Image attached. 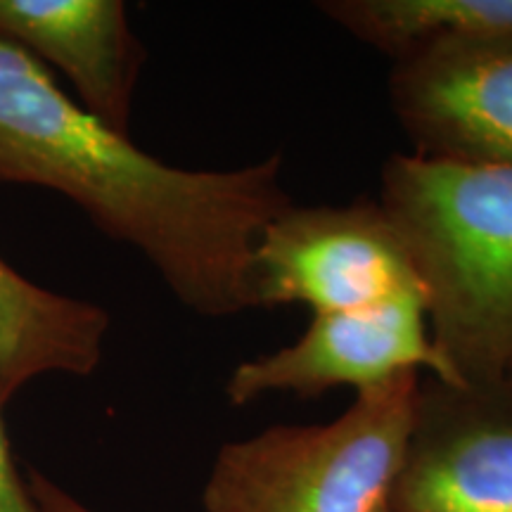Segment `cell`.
Listing matches in <instances>:
<instances>
[{"label": "cell", "mask_w": 512, "mask_h": 512, "mask_svg": "<svg viewBox=\"0 0 512 512\" xmlns=\"http://www.w3.org/2000/svg\"><path fill=\"white\" fill-rule=\"evenodd\" d=\"M280 155L192 171L147 155L0 41V185L53 190L102 235L136 249L178 304L202 318L249 309L256 238L290 204Z\"/></svg>", "instance_id": "obj_1"}, {"label": "cell", "mask_w": 512, "mask_h": 512, "mask_svg": "<svg viewBox=\"0 0 512 512\" xmlns=\"http://www.w3.org/2000/svg\"><path fill=\"white\" fill-rule=\"evenodd\" d=\"M505 382H510V384H512V370L508 373V377H505Z\"/></svg>", "instance_id": "obj_13"}, {"label": "cell", "mask_w": 512, "mask_h": 512, "mask_svg": "<svg viewBox=\"0 0 512 512\" xmlns=\"http://www.w3.org/2000/svg\"><path fill=\"white\" fill-rule=\"evenodd\" d=\"M380 204L425 292L432 342L458 384L512 370V169L392 155Z\"/></svg>", "instance_id": "obj_2"}, {"label": "cell", "mask_w": 512, "mask_h": 512, "mask_svg": "<svg viewBox=\"0 0 512 512\" xmlns=\"http://www.w3.org/2000/svg\"><path fill=\"white\" fill-rule=\"evenodd\" d=\"M247 294L249 309L299 304L313 316L425 297L406 240L370 197L278 211L256 238Z\"/></svg>", "instance_id": "obj_4"}, {"label": "cell", "mask_w": 512, "mask_h": 512, "mask_svg": "<svg viewBox=\"0 0 512 512\" xmlns=\"http://www.w3.org/2000/svg\"><path fill=\"white\" fill-rule=\"evenodd\" d=\"M422 370L458 384L432 342L425 297L408 294L368 309L313 316L292 344L238 363L223 392L233 406L268 394L316 399L342 387L361 394Z\"/></svg>", "instance_id": "obj_5"}, {"label": "cell", "mask_w": 512, "mask_h": 512, "mask_svg": "<svg viewBox=\"0 0 512 512\" xmlns=\"http://www.w3.org/2000/svg\"><path fill=\"white\" fill-rule=\"evenodd\" d=\"M316 8L392 64L441 48L512 46V0H320Z\"/></svg>", "instance_id": "obj_10"}, {"label": "cell", "mask_w": 512, "mask_h": 512, "mask_svg": "<svg viewBox=\"0 0 512 512\" xmlns=\"http://www.w3.org/2000/svg\"><path fill=\"white\" fill-rule=\"evenodd\" d=\"M110 311L41 287L0 256V408L46 375L98 373Z\"/></svg>", "instance_id": "obj_9"}, {"label": "cell", "mask_w": 512, "mask_h": 512, "mask_svg": "<svg viewBox=\"0 0 512 512\" xmlns=\"http://www.w3.org/2000/svg\"><path fill=\"white\" fill-rule=\"evenodd\" d=\"M0 41L60 72L83 110L131 136L147 50L124 0H0Z\"/></svg>", "instance_id": "obj_8"}, {"label": "cell", "mask_w": 512, "mask_h": 512, "mask_svg": "<svg viewBox=\"0 0 512 512\" xmlns=\"http://www.w3.org/2000/svg\"><path fill=\"white\" fill-rule=\"evenodd\" d=\"M420 380L406 373L356 394L330 422L273 425L223 444L204 512H389Z\"/></svg>", "instance_id": "obj_3"}, {"label": "cell", "mask_w": 512, "mask_h": 512, "mask_svg": "<svg viewBox=\"0 0 512 512\" xmlns=\"http://www.w3.org/2000/svg\"><path fill=\"white\" fill-rule=\"evenodd\" d=\"M389 102L418 155L512 169V46L396 62Z\"/></svg>", "instance_id": "obj_7"}, {"label": "cell", "mask_w": 512, "mask_h": 512, "mask_svg": "<svg viewBox=\"0 0 512 512\" xmlns=\"http://www.w3.org/2000/svg\"><path fill=\"white\" fill-rule=\"evenodd\" d=\"M389 512H512V384L420 380Z\"/></svg>", "instance_id": "obj_6"}, {"label": "cell", "mask_w": 512, "mask_h": 512, "mask_svg": "<svg viewBox=\"0 0 512 512\" xmlns=\"http://www.w3.org/2000/svg\"><path fill=\"white\" fill-rule=\"evenodd\" d=\"M27 482L41 512H95L86 503H81L79 498L69 494L67 489L53 482L48 475H43L41 470H36V467L27 470Z\"/></svg>", "instance_id": "obj_12"}, {"label": "cell", "mask_w": 512, "mask_h": 512, "mask_svg": "<svg viewBox=\"0 0 512 512\" xmlns=\"http://www.w3.org/2000/svg\"><path fill=\"white\" fill-rule=\"evenodd\" d=\"M0 512H41L31 496L27 477H22L12 458L3 425V408H0Z\"/></svg>", "instance_id": "obj_11"}]
</instances>
